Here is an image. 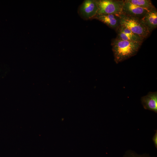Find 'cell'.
Instances as JSON below:
<instances>
[{
	"label": "cell",
	"instance_id": "cell-1",
	"mask_svg": "<svg viewBox=\"0 0 157 157\" xmlns=\"http://www.w3.org/2000/svg\"><path fill=\"white\" fill-rule=\"evenodd\" d=\"M142 43L117 38L113 39L111 46L115 63L117 64L135 55Z\"/></svg>",
	"mask_w": 157,
	"mask_h": 157
},
{
	"label": "cell",
	"instance_id": "cell-2",
	"mask_svg": "<svg viewBox=\"0 0 157 157\" xmlns=\"http://www.w3.org/2000/svg\"><path fill=\"white\" fill-rule=\"evenodd\" d=\"M119 17L120 25L128 28L143 39L146 38L150 33L141 19L122 14L120 15Z\"/></svg>",
	"mask_w": 157,
	"mask_h": 157
},
{
	"label": "cell",
	"instance_id": "cell-3",
	"mask_svg": "<svg viewBox=\"0 0 157 157\" xmlns=\"http://www.w3.org/2000/svg\"><path fill=\"white\" fill-rule=\"evenodd\" d=\"M124 0H97V15L114 14L119 15L122 14Z\"/></svg>",
	"mask_w": 157,
	"mask_h": 157
},
{
	"label": "cell",
	"instance_id": "cell-4",
	"mask_svg": "<svg viewBox=\"0 0 157 157\" xmlns=\"http://www.w3.org/2000/svg\"><path fill=\"white\" fill-rule=\"evenodd\" d=\"M97 11V0H85L79 6L78 12L82 18L87 20L93 19Z\"/></svg>",
	"mask_w": 157,
	"mask_h": 157
},
{
	"label": "cell",
	"instance_id": "cell-5",
	"mask_svg": "<svg viewBox=\"0 0 157 157\" xmlns=\"http://www.w3.org/2000/svg\"><path fill=\"white\" fill-rule=\"evenodd\" d=\"M122 11V14L141 19L149 11L125 0H124Z\"/></svg>",
	"mask_w": 157,
	"mask_h": 157
},
{
	"label": "cell",
	"instance_id": "cell-6",
	"mask_svg": "<svg viewBox=\"0 0 157 157\" xmlns=\"http://www.w3.org/2000/svg\"><path fill=\"white\" fill-rule=\"evenodd\" d=\"M119 15L114 14L97 15L93 19L99 20L116 31L120 26Z\"/></svg>",
	"mask_w": 157,
	"mask_h": 157
},
{
	"label": "cell",
	"instance_id": "cell-7",
	"mask_svg": "<svg viewBox=\"0 0 157 157\" xmlns=\"http://www.w3.org/2000/svg\"><path fill=\"white\" fill-rule=\"evenodd\" d=\"M117 38L120 40L142 43L144 39L134 34L128 28L120 25L116 31Z\"/></svg>",
	"mask_w": 157,
	"mask_h": 157
},
{
	"label": "cell",
	"instance_id": "cell-8",
	"mask_svg": "<svg viewBox=\"0 0 157 157\" xmlns=\"http://www.w3.org/2000/svg\"><path fill=\"white\" fill-rule=\"evenodd\" d=\"M142 104L144 108L157 113V92H149L141 98Z\"/></svg>",
	"mask_w": 157,
	"mask_h": 157
},
{
	"label": "cell",
	"instance_id": "cell-9",
	"mask_svg": "<svg viewBox=\"0 0 157 157\" xmlns=\"http://www.w3.org/2000/svg\"><path fill=\"white\" fill-rule=\"evenodd\" d=\"M143 23L151 33L157 27L156 9L149 11L141 18Z\"/></svg>",
	"mask_w": 157,
	"mask_h": 157
},
{
	"label": "cell",
	"instance_id": "cell-10",
	"mask_svg": "<svg viewBox=\"0 0 157 157\" xmlns=\"http://www.w3.org/2000/svg\"><path fill=\"white\" fill-rule=\"evenodd\" d=\"M131 3L149 11L156 9L150 0H128Z\"/></svg>",
	"mask_w": 157,
	"mask_h": 157
},
{
	"label": "cell",
	"instance_id": "cell-11",
	"mask_svg": "<svg viewBox=\"0 0 157 157\" xmlns=\"http://www.w3.org/2000/svg\"><path fill=\"white\" fill-rule=\"evenodd\" d=\"M123 157H154L151 156L149 154H138L135 151L129 150L126 151L123 155Z\"/></svg>",
	"mask_w": 157,
	"mask_h": 157
},
{
	"label": "cell",
	"instance_id": "cell-12",
	"mask_svg": "<svg viewBox=\"0 0 157 157\" xmlns=\"http://www.w3.org/2000/svg\"><path fill=\"white\" fill-rule=\"evenodd\" d=\"M152 140L154 143V145L156 148H157V131H156V132L153 136L152 138Z\"/></svg>",
	"mask_w": 157,
	"mask_h": 157
}]
</instances>
